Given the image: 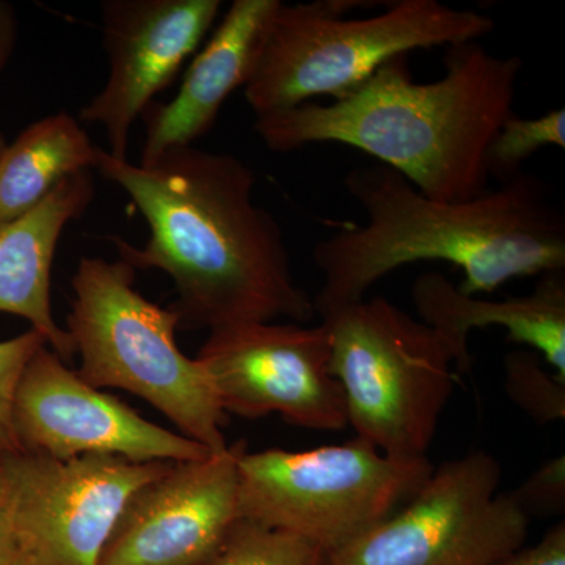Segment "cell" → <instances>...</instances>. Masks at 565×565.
<instances>
[{"instance_id": "6da1fadb", "label": "cell", "mask_w": 565, "mask_h": 565, "mask_svg": "<svg viewBox=\"0 0 565 565\" xmlns=\"http://www.w3.org/2000/svg\"><path fill=\"white\" fill-rule=\"evenodd\" d=\"M96 170L120 185L147 221L143 248L111 241L134 269L172 278L170 308L180 329L315 318L313 299L294 278L281 226L253 202L255 172L239 158L185 147L140 166L102 150Z\"/></svg>"}, {"instance_id": "7a4b0ae2", "label": "cell", "mask_w": 565, "mask_h": 565, "mask_svg": "<svg viewBox=\"0 0 565 565\" xmlns=\"http://www.w3.org/2000/svg\"><path fill=\"white\" fill-rule=\"evenodd\" d=\"M344 188L366 214L316 244L322 288L316 315L364 299L386 275L422 262L462 270L457 288L492 294L505 282L565 270V215L548 185L522 173L465 202H438L382 163L345 174Z\"/></svg>"}, {"instance_id": "3957f363", "label": "cell", "mask_w": 565, "mask_h": 565, "mask_svg": "<svg viewBox=\"0 0 565 565\" xmlns=\"http://www.w3.org/2000/svg\"><path fill=\"white\" fill-rule=\"evenodd\" d=\"M522 68L516 55L500 57L471 41L448 47L440 79L418 84L401 55L343 98L256 117L255 132L277 152L356 148L429 199L465 202L489 189L487 150L514 114Z\"/></svg>"}, {"instance_id": "277c9868", "label": "cell", "mask_w": 565, "mask_h": 565, "mask_svg": "<svg viewBox=\"0 0 565 565\" xmlns=\"http://www.w3.org/2000/svg\"><path fill=\"white\" fill-rule=\"evenodd\" d=\"M374 2L315 0L275 11L258 62L244 87L256 117L343 98L386 62L412 51L457 46L490 35L494 21L438 0H397L370 18H349Z\"/></svg>"}, {"instance_id": "5b68a950", "label": "cell", "mask_w": 565, "mask_h": 565, "mask_svg": "<svg viewBox=\"0 0 565 565\" xmlns=\"http://www.w3.org/2000/svg\"><path fill=\"white\" fill-rule=\"evenodd\" d=\"M136 269L122 259L84 256L71 278L66 332L81 356L77 375L93 388L136 394L180 434L221 455L230 448L222 411L203 364L177 344L180 315L136 288Z\"/></svg>"}, {"instance_id": "8992f818", "label": "cell", "mask_w": 565, "mask_h": 565, "mask_svg": "<svg viewBox=\"0 0 565 565\" xmlns=\"http://www.w3.org/2000/svg\"><path fill=\"white\" fill-rule=\"evenodd\" d=\"M321 319L330 373L356 438L386 456L426 457L455 390L448 341L382 297L341 305Z\"/></svg>"}, {"instance_id": "52a82bcc", "label": "cell", "mask_w": 565, "mask_h": 565, "mask_svg": "<svg viewBox=\"0 0 565 565\" xmlns=\"http://www.w3.org/2000/svg\"><path fill=\"white\" fill-rule=\"evenodd\" d=\"M434 467L401 459L353 438L308 451H244L239 519L288 531L329 555L407 503Z\"/></svg>"}, {"instance_id": "ba28073f", "label": "cell", "mask_w": 565, "mask_h": 565, "mask_svg": "<svg viewBox=\"0 0 565 565\" xmlns=\"http://www.w3.org/2000/svg\"><path fill=\"white\" fill-rule=\"evenodd\" d=\"M501 465L468 452L434 468L388 519L327 555L326 565H490L525 544L530 515L498 493Z\"/></svg>"}, {"instance_id": "9c48e42d", "label": "cell", "mask_w": 565, "mask_h": 565, "mask_svg": "<svg viewBox=\"0 0 565 565\" xmlns=\"http://www.w3.org/2000/svg\"><path fill=\"white\" fill-rule=\"evenodd\" d=\"M172 463L17 449L0 457V508L39 565H99L129 498Z\"/></svg>"}, {"instance_id": "30bf717a", "label": "cell", "mask_w": 565, "mask_h": 565, "mask_svg": "<svg viewBox=\"0 0 565 565\" xmlns=\"http://www.w3.org/2000/svg\"><path fill=\"white\" fill-rule=\"evenodd\" d=\"M225 414L280 415L303 429L348 426L343 388L330 373L321 326L248 322L211 330L199 355Z\"/></svg>"}, {"instance_id": "8fae6325", "label": "cell", "mask_w": 565, "mask_h": 565, "mask_svg": "<svg viewBox=\"0 0 565 565\" xmlns=\"http://www.w3.org/2000/svg\"><path fill=\"white\" fill-rule=\"evenodd\" d=\"M11 416L18 448L52 459L98 455L136 463L191 462L215 455L85 384L47 344L25 364Z\"/></svg>"}, {"instance_id": "7c38bea8", "label": "cell", "mask_w": 565, "mask_h": 565, "mask_svg": "<svg viewBox=\"0 0 565 565\" xmlns=\"http://www.w3.org/2000/svg\"><path fill=\"white\" fill-rule=\"evenodd\" d=\"M221 10V0L102 3L109 77L103 90L82 107L79 121L103 126L114 158L128 159L134 122L151 106L154 96L177 79Z\"/></svg>"}, {"instance_id": "4fadbf2b", "label": "cell", "mask_w": 565, "mask_h": 565, "mask_svg": "<svg viewBox=\"0 0 565 565\" xmlns=\"http://www.w3.org/2000/svg\"><path fill=\"white\" fill-rule=\"evenodd\" d=\"M244 440L221 455L173 462L129 498L99 565H199L239 519Z\"/></svg>"}, {"instance_id": "5bb4252c", "label": "cell", "mask_w": 565, "mask_h": 565, "mask_svg": "<svg viewBox=\"0 0 565 565\" xmlns=\"http://www.w3.org/2000/svg\"><path fill=\"white\" fill-rule=\"evenodd\" d=\"M280 0H234L202 51L195 54L180 90L169 103H152L143 111L140 166L163 152L193 147L211 131L223 104L250 81L267 29Z\"/></svg>"}, {"instance_id": "9a60e30c", "label": "cell", "mask_w": 565, "mask_h": 565, "mask_svg": "<svg viewBox=\"0 0 565 565\" xmlns=\"http://www.w3.org/2000/svg\"><path fill=\"white\" fill-rule=\"evenodd\" d=\"M412 299L419 321L437 330L451 345L457 373H470L471 330L501 327L511 343L541 353L565 382L564 273L542 275L533 292L504 300L468 296L445 275L426 273L412 286Z\"/></svg>"}, {"instance_id": "2e32d148", "label": "cell", "mask_w": 565, "mask_h": 565, "mask_svg": "<svg viewBox=\"0 0 565 565\" xmlns=\"http://www.w3.org/2000/svg\"><path fill=\"white\" fill-rule=\"evenodd\" d=\"M93 196L92 170L76 173L33 210L0 226V313L31 322L65 362L74 355V344L52 313V266L63 230L87 211Z\"/></svg>"}, {"instance_id": "e0dca14e", "label": "cell", "mask_w": 565, "mask_h": 565, "mask_svg": "<svg viewBox=\"0 0 565 565\" xmlns=\"http://www.w3.org/2000/svg\"><path fill=\"white\" fill-rule=\"evenodd\" d=\"M99 151L68 111L29 125L0 152V226L33 210L66 178L96 170Z\"/></svg>"}, {"instance_id": "ac0fdd59", "label": "cell", "mask_w": 565, "mask_h": 565, "mask_svg": "<svg viewBox=\"0 0 565 565\" xmlns=\"http://www.w3.org/2000/svg\"><path fill=\"white\" fill-rule=\"evenodd\" d=\"M327 553L288 531L237 519L221 546L199 565H326Z\"/></svg>"}, {"instance_id": "d6986e66", "label": "cell", "mask_w": 565, "mask_h": 565, "mask_svg": "<svg viewBox=\"0 0 565 565\" xmlns=\"http://www.w3.org/2000/svg\"><path fill=\"white\" fill-rule=\"evenodd\" d=\"M546 147L565 148V110L555 109L535 118L509 115L487 150L489 178L504 182L522 174V166Z\"/></svg>"}, {"instance_id": "ffe728a7", "label": "cell", "mask_w": 565, "mask_h": 565, "mask_svg": "<svg viewBox=\"0 0 565 565\" xmlns=\"http://www.w3.org/2000/svg\"><path fill=\"white\" fill-rule=\"evenodd\" d=\"M504 388L509 399L535 423L565 418V382L546 373L530 349H514L504 356Z\"/></svg>"}, {"instance_id": "44dd1931", "label": "cell", "mask_w": 565, "mask_h": 565, "mask_svg": "<svg viewBox=\"0 0 565 565\" xmlns=\"http://www.w3.org/2000/svg\"><path fill=\"white\" fill-rule=\"evenodd\" d=\"M47 344L39 332H28L0 341V457L17 451L13 430V399L25 364L41 345Z\"/></svg>"}, {"instance_id": "7402d4cb", "label": "cell", "mask_w": 565, "mask_h": 565, "mask_svg": "<svg viewBox=\"0 0 565 565\" xmlns=\"http://www.w3.org/2000/svg\"><path fill=\"white\" fill-rule=\"evenodd\" d=\"M514 494L527 515H552L564 511L565 460L564 456L542 465L535 473L520 486Z\"/></svg>"}, {"instance_id": "603a6c76", "label": "cell", "mask_w": 565, "mask_h": 565, "mask_svg": "<svg viewBox=\"0 0 565 565\" xmlns=\"http://www.w3.org/2000/svg\"><path fill=\"white\" fill-rule=\"evenodd\" d=\"M490 565H565V525L561 523L533 546H522Z\"/></svg>"}, {"instance_id": "cb8c5ba5", "label": "cell", "mask_w": 565, "mask_h": 565, "mask_svg": "<svg viewBox=\"0 0 565 565\" xmlns=\"http://www.w3.org/2000/svg\"><path fill=\"white\" fill-rule=\"evenodd\" d=\"M0 565H39L0 508Z\"/></svg>"}, {"instance_id": "d4e9b609", "label": "cell", "mask_w": 565, "mask_h": 565, "mask_svg": "<svg viewBox=\"0 0 565 565\" xmlns=\"http://www.w3.org/2000/svg\"><path fill=\"white\" fill-rule=\"evenodd\" d=\"M18 36H20V20H18L17 7L7 0H0V73L13 57Z\"/></svg>"}, {"instance_id": "484cf974", "label": "cell", "mask_w": 565, "mask_h": 565, "mask_svg": "<svg viewBox=\"0 0 565 565\" xmlns=\"http://www.w3.org/2000/svg\"><path fill=\"white\" fill-rule=\"evenodd\" d=\"M7 140L6 137H3V134L0 132V152H2L3 148H6Z\"/></svg>"}]
</instances>
